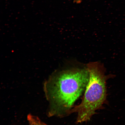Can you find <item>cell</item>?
Returning a JSON list of instances; mask_svg holds the SVG:
<instances>
[{"label": "cell", "instance_id": "cell-1", "mask_svg": "<svg viewBox=\"0 0 125 125\" xmlns=\"http://www.w3.org/2000/svg\"><path fill=\"white\" fill-rule=\"evenodd\" d=\"M89 79L87 68L71 69L53 74L44 85L50 103L49 116L69 115L75 103L85 90Z\"/></svg>", "mask_w": 125, "mask_h": 125}, {"label": "cell", "instance_id": "cell-3", "mask_svg": "<svg viewBox=\"0 0 125 125\" xmlns=\"http://www.w3.org/2000/svg\"><path fill=\"white\" fill-rule=\"evenodd\" d=\"M27 118L29 125H47L38 117L31 114L28 115Z\"/></svg>", "mask_w": 125, "mask_h": 125}, {"label": "cell", "instance_id": "cell-4", "mask_svg": "<svg viewBox=\"0 0 125 125\" xmlns=\"http://www.w3.org/2000/svg\"><path fill=\"white\" fill-rule=\"evenodd\" d=\"M74 2H76V3H79L81 2V0H74Z\"/></svg>", "mask_w": 125, "mask_h": 125}, {"label": "cell", "instance_id": "cell-2", "mask_svg": "<svg viewBox=\"0 0 125 125\" xmlns=\"http://www.w3.org/2000/svg\"><path fill=\"white\" fill-rule=\"evenodd\" d=\"M87 68L89 79L83 99L80 104L73 107L70 114L76 113V123L90 121L96 110L101 109L106 102L107 77L97 63L89 64Z\"/></svg>", "mask_w": 125, "mask_h": 125}]
</instances>
